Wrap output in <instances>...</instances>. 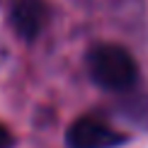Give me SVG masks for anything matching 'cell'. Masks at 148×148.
<instances>
[{
	"instance_id": "6da1fadb",
	"label": "cell",
	"mask_w": 148,
	"mask_h": 148,
	"mask_svg": "<svg viewBox=\"0 0 148 148\" xmlns=\"http://www.w3.org/2000/svg\"><path fill=\"white\" fill-rule=\"evenodd\" d=\"M90 78L100 88L124 92L138 80V66L134 56L119 44H100L88 53Z\"/></svg>"
},
{
	"instance_id": "7a4b0ae2",
	"label": "cell",
	"mask_w": 148,
	"mask_h": 148,
	"mask_svg": "<svg viewBox=\"0 0 148 148\" xmlns=\"http://www.w3.org/2000/svg\"><path fill=\"white\" fill-rule=\"evenodd\" d=\"M124 141V134L112 129L100 116H80L66 131L68 148H116Z\"/></svg>"
},
{
	"instance_id": "3957f363",
	"label": "cell",
	"mask_w": 148,
	"mask_h": 148,
	"mask_svg": "<svg viewBox=\"0 0 148 148\" xmlns=\"http://www.w3.org/2000/svg\"><path fill=\"white\" fill-rule=\"evenodd\" d=\"M10 20L15 32L22 39L32 41L39 36L41 27L46 22V5L44 0H12L10 8Z\"/></svg>"
},
{
	"instance_id": "277c9868",
	"label": "cell",
	"mask_w": 148,
	"mask_h": 148,
	"mask_svg": "<svg viewBox=\"0 0 148 148\" xmlns=\"http://www.w3.org/2000/svg\"><path fill=\"white\" fill-rule=\"evenodd\" d=\"M0 148H12V134L0 124Z\"/></svg>"
}]
</instances>
